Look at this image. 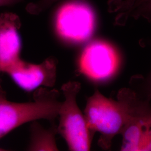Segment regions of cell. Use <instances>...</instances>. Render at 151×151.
Wrapping results in <instances>:
<instances>
[{
	"instance_id": "6da1fadb",
	"label": "cell",
	"mask_w": 151,
	"mask_h": 151,
	"mask_svg": "<svg viewBox=\"0 0 151 151\" xmlns=\"http://www.w3.org/2000/svg\"><path fill=\"white\" fill-rule=\"evenodd\" d=\"M115 101L104 96L96 90L87 101L85 118L91 134L98 132L101 136L99 145L109 149L111 140L121 134L127 118V110L124 101L118 98Z\"/></svg>"
},
{
	"instance_id": "7a4b0ae2",
	"label": "cell",
	"mask_w": 151,
	"mask_h": 151,
	"mask_svg": "<svg viewBox=\"0 0 151 151\" xmlns=\"http://www.w3.org/2000/svg\"><path fill=\"white\" fill-rule=\"evenodd\" d=\"M118 98L125 103L127 118L121 134L122 151H151V105L150 101L130 88H123Z\"/></svg>"
},
{
	"instance_id": "3957f363",
	"label": "cell",
	"mask_w": 151,
	"mask_h": 151,
	"mask_svg": "<svg viewBox=\"0 0 151 151\" xmlns=\"http://www.w3.org/2000/svg\"><path fill=\"white\" fill-rule=\"evenodd\" d=\"M58 92L40 91L34 102L11 103L0 97V138L22 124L38 119L52 120L59 114L62 103Z\"/></svg>"
},
{
	"instance_id": "277c9868",
	"label": "cell",
	"mask_w": 151,
	"mask_h": 151,
	"mask_svg": "<svg viewBox=\"0 0 151 151\" xmlns=\"http://www.w3.org/2000/svg\"><path fill=\"white\" fill-rule=\"evenodd\" d=\"M78 82H68L62 87L65 97L59 114L58 132L65 138L70 151H89L92 137L87 125L85 116L78 108L76 97L80 91Z\"/></svg>"
},
{
	"instance_id": "5b68a950",
	"label": "cell",
	"mask_w": 151,
	"mask_h": 151,
	"mask_svg": "<svg viewBox=\"0 0 151 151\" xmlns=\"http://www.w3.org/2000/svg\"><path fill=\"white\" fill-rule=\"evenodd\" d=\"M95 20L92 8L83 0H67L56 11L55 29L65 42L83 43L91 37Z\"/></svg>"
},
{
	"instance_id": "8992f818",
	"label": "cell",
	"mask_w": 151,
	"mask_h": 151,
	"mask_svg": "<svg viewBox=\"0 0 151 151\" xmlns=\"http://www.w3.org/2000/svg\"><path fill=\"white\" fill-rule=\"evenodd\" d=\"M120 60L116 50L110 44L95 40L82 52L79 61L81 72L93 81H103L112 77L119 68Z\"/></svg>"
},
{
	"instance_id": "52a82bcc",
	"label": "cell",
	"mask_w": 151,
	"mask_h": 151,
	"mask_svg": "<svg viewBox=\"0 0 151 151\" xmlns=\"http://www.w3.org/2000/svg\"><path fill=\"white\" fill-rule=\"evenodd\" d=\"M56 60L49 58L39 65L19 60L7 71L12 80L23 90L30 91L40 86L52 87L56 80Z\"/></svg>"
},
{
	"instance_id": "ba28073f",
	"label": "cell",
	"mask_w": 151,
	"mask_h": 151,
	"mask_svg": "<svg viewBox=\"0 0 151 151\" xmlns=\"http://www.w3.org/2000/svg\"><path fill=\"white\" fill-rule=\"evenodd\" d=\"M19 17L11 12L0 13V72L7 73L20 60L22 40Z\"/></svg>"
},
{
	"instance_id": "9c48e42d",
	"label": "cell",
	"mask_w": 151,
	"mask_h": 151,
	"mask_svg": "<svg viewBox=\"0 0 151 151\" xmlns=\"http://www.w3.org/2000/svg\"><path fill=\"white\" fill-rule=\"evenodd\" d=\"M58 1L60 0H39L37 2L29 4L26 10L30 14L38 15Z\"/></svg>"
},
{
	"instance_id": "30bf717a",
	"label": "cell",
	"mask_w": 151,
	"mask_h": 151,
	"mask_svg": "<svg viewBox=\"0 0 151 151\" xmlns=\"http://www.w3.org/2000/svg\"><path fill=\"white\" fill-rule=\"evenodd\" d=\"M140 83V91H135L142 97L151 100V71L146 78L138 77L137 80Z\"/></svg>"
},
{
	"instance_id": "8fae6325",
	"label": "cell",
	"mask_w": 151,
	"mask_h": 151,
	"mask_svg": "<svg viewBox=\"0 0 151 151\" xmlns=\"http://www.w3.org/2000/svg\"><path fill=\"white\" fill-rule=\"evenodd\" d=\"M146 1H148V0H116V1L119 2V4L124 5H133V4H135L144 2Z\"/></svg>"
},
{
	"instance_id": "7c38bea8",
	"label": "cell",
	"mask_w": 151,
	"mask_h": 151,
	"mask_svg": "<svg viewBox=\"0 0 151 151\" xmlns=\"http://www.w3.org/2000/svg\"><path fill=\"white\" fill-rule=\"evenodd\" d=\"M22 0H0V7L14 5L22 2Z\"/></svg>"
}]
</instances>
